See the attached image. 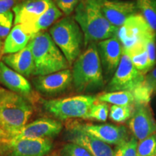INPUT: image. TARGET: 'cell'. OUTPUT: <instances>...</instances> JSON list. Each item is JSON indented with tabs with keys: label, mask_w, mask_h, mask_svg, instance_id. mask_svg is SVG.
<instances>
[{
	"label": "cell",
	"mask_w": 156,
	"mask_h": 156,
	"mask_svg": "<svg viewBox=\"0 0 156 156\" xmlns=\"http://www.w3.org/2000/svg\"><path fill=\"white\" fill-rule=\"evenodd\" d=\"M73 84L78 93H90L103 88L106 85L97 48L91 43L74 62Z\"/></svg>",
	"instance_id": "6da1fadb"
},
{
	"label": "cell",
	"mask_w": 156,
	"mask_h": 156,
	"mask_svg": "<svg viewBox=\"0 0 156 156\" xmlns=\"http://www.w3.org/2000/svg\"><path fill=\"white\" fill-rule=\"evenodd\" d=\"M73 16L84 34L85 48L91 43L116 36L119 28L108 22L95 0H82Z\"/></svg>",
	"instance_id": "7a4b0ae2"
},
{
	"label": "cell",
	"mask_w": 156,
	"mask_h": 156,
	"mask_svg": "<svg viewBox=\"0 0 156 156\" xmlns=\"http://www.w3.org/2000/svg\"><path fill=\"white\" fill-rule=\"evenodd\" d=\"M34 60V76L46 75L69 69L70 64L47 32L39 33L28 44Z\"/></svg>",
	"instance_id": "3957f363"
},
{
	"label": "cell",
	"mask_w": 156,
	"mask_h": 156,
	"mask_svg": "<svg viewBox=\"0 0 156 156\" xmlns=\"http://www.w3.org/2000/svg\"><path fill=\"white\" fill-rule=\"evenodd\" d=\"M33 112L27 98L5 88L0 92V127L9 137L24 128Z\"/></svg>",
	"instance_id": "277c9868"
},
{
	"label": "cell",
	"mask_w": 156,
	"mask_h": 156,
	"mask_svg": "<svg viewBox=\"0 0 156 156\" xmlns=\"http://www.w3.org/2000/svg\"><path fill=\"white\" fill-rule=\"evenodd\" d=\"M49 34L69 63L73 64L85 48V36L74 16H65L49 29Z\"/></svg>",
	"instance_id": "5b68a950"
},
{
	"label": "cell",
	"mask_w": 156,
	"mask_h": 156,
	"mask_svg": "<svg viewBox=\"0 0 156 156\" xmlns=\"http://www.w3.org/2000/svg\"><path fill=\"white\" fill-rule=\"evenodd\" d=\"M97 101V96L79 95L65 98L43 100V108L46 112L58 119L83 118L86 116L91 107Z\"/></svg>",
	"instance_id": "8992f818"
},
{
	"label": "cell",
	"mask_w": 156,
	"mask_h": 156,
	"mask_svg": "<svg viewBox=\"0 0 156 156\" xmlns=\"http://www.w3.org/2000/svg\"><path fill=\"white\" fill-rule=\"evenodd\" d=\"M145 77V74L136 69L127 54L123 53L119 65L112 79L107 83L106 92H132L142 85Z\"/></svg>",
	"instance_id": "52a82bcc"
},
{
	"label": "cell",
	"mask_w": 156,
	"mask_h": 156,
	"mask_svg": "<svg viewBox=\"0 0 156 156\" xmlns=\"http://www.w3.org/2000/svg\"><path fill=\"white\" fill-rule=\"evenodd\" d=\"M52 147L49 138H9L0 146V153L5 156H45Z\"/></svg>",
	"instance_id": "ba28073f"
},
{
	"label": "cell",
	"mask_w": 156,
	"mask_h": 156,
	"mask_svg": "<svg viewBox=\"0 0 156 156\" xmlns=\"http://www.w3.org/2000/svg\"><path fill=\"white\" fill-rule=\"evenodd\" d=\"M153 31L140 12L127 19L119 28L116 37L122 45L123 51H125L145 42Z\"/></svg>",
	"instance_id": "9c48e42d"
},
{
	"label": "cell",
	"mask_w": 156,
	"mask_h": 156,
	"mask_svg": "<svg viewBox=\"0 0 156 156\" xmlns=\"http://www.w3.org/2000/svg\"><path fill=\"white\" fill-rule=\"evenodd\" d=\"M108 22L119 28L127 19L140 13L136 0H95Z\"/></svg>",
	"instance_id": "30bf717a"
},
{
	"label": "cell",
	"mask_w": 156,
	"mask_h": 156,
	"mask_svg": "<svg viewBox=\"0 0 156 156\" xmlns=\"http://www.w3.org/2000/svg\"><path fill=\"white\" fill-rule=\"evenodd\" d=\"M65 139L72 143L83 146L90 153L92 156L114 155V151L108 144L83 131L76 122H71L67 126Z\"/></svg>",
	"instance_id": "8fae6325"
},
{
	"label": "cell",
	"mask_w": 156,
	"mask_h": 156,
	"mask_svg": "<svg viewBox=\"0 0 156 156\" xmlns=\"http://www.w3.org/2000/svg\"><path fill=\"white\" fill-rule=\"evenodd\" d=\"M97 48L105 81L108 83L119 65L123 54L122 45L116 36L98 42Z\"/></svg>",
	"instance_id": "7c38bea8"
},
{
	"label": "cell",
	"mask_w": 156,
	"mask_h": 156,
	"mask_svg": "<svg viewBox=\"0 0 156 156\" xmlns=\"http://www.w3.org/2000/svg\"><path fill=\"white\" fill-rule=\"evenodd\" d=\"M32 83L35 89L46 96H54L64 93L73 84V73L67 69L46 75L36 76Z\"/></svg>",
	"instance_id": "4fadbf2b"
},
{
	"label": "cell",
	"mask_w": 156,
	"mask_h": 156,
	"mask_svg": "<svg viewBox=\"0 0 156 156\" xmlns=\"http://www.w3.org/2000/svg\"><path fill=\"white\" fill-rule=\"evenodd\" d=\"M128 124L134 137L138 141L156 133V121L150 103H134L133 114Z\"/></svg>",
	"instance_id": "5bb4252c"
},
{
	"label": "cell",
	"mask_w": 156,
	"mask_h": 156,
	"mask_svg": "<svg viewBox=\"0 0 156 156\" xmlns=\"http://www.w3.org/2000/svg\"><path fill=\"white\" fill-rule=\"evenodd\" d=\"M76 123L83 131L108 145L117 146L129 140L128 130L124 126L111 124H93Z\"/></svg>",
	"instance_id": "9a60e30c"
},
{
	"label": "cell",
	"mask_w": 156,
	"mask_h": 156,
	"mask_svg": "<svg viewBox=\"0 0 156 156\" xmlns=\"http://www.w3.org/2000/svg\"><path fill=\"white\" fill-rule=\"evenodd\" d=\"M61 122L50 118H40L27 124L24 128L9 138H32L45 139L57 136L62 129Z\"/></svg>",
	"instance_id": "2e32d148"
},
{
	"label": "cell",
	"mask_w": 156,
	"mask_h": 156,
	"mask_svg": "<svg viewBox=\"0 0 156 156\" xmlns=\"http://www.w3.org/2000/svg\"><path fill=\"white\" fill-rule=\"evenodd\" d=\"M53 0H23L12 9L15 25L31 24L53 5Z\"/></svg>",
	"instance_id": "e0dca14e"
},
{
	"label": "cell",
	"mask_w": 156,
	"mask_h": 156,
	"mask_svg": "<svg viewBox=\"0 0 156 156\" xmlns=\"http://www.w3.org/2000/svg\"><path fill=\"white\" fill-rule=\"evenodd\" d=\"M0 84L30 101L34 98L32 86L27 78L12 69L2 61L0 62Z\"/></svg>",
	"instance_id": "ac0fdd59"
},
{
	"label": "cell",
	"mask_w": 156,
	"mask_h": 156,
	"mask_svg": "<svg viewBox=\"0 0 156 156\" xmlns=\"http://www.w3.org/2000/svg\"><path fill=\"white\" fill-rule=\"evenodd\" d=\"M2 61L9 68L25 77L34 75L35 64L32 52L29 46L17 53L7 54L2 57Z\"/></svg>",
	"instance_id": "d6986e66"
},
{
	"label": "cell",
	"mask_w": 156,
	"mask_h": 156,
	"mask_svg": "<svg viewBox=\"0 0 156 156\" xmlns=\"http://www.w3.org/2000/svg\"><path fill=\"white\" fill-rule=\"evenodd\" d=\"M63 12L58 8L54 2L44 14L41 15L35 22L28 25H21L26 33L32 36L44 32L48 27L52 26L58 19L61 18Z\"/></svg>",
	"instance_id": "ffe728a7"
},
{
	"label": "cell",
	"mask_w": 156,
	"mask_h": 156,
	"mask_svg": "<svg viewBox=\"0 0 156 156\" xmlns=\"http://www.w3.org/2000/svg\"><path fill=\"white\" fill-rule=\"evenodd\" d=\"M32 36L26 33L21 25H15L4 42L2 55L14 54L28 46Z\"/></svg>",
	"instance_id": "44dd1931"
},
{
	"label": "cell",
	"mask_w": 156,
	"mask_h": 156,
	"mask_svg": "<svg viewBox=\"0 0 156 156\" xmlns=\"http://www.w3.org/2000/svg\"><path fill=\"white\" fill-rule=\"evenodd\" d=\"M135 103H150L156 95V66L145 75L143 83L132 91Z\"/></svg>",
	"instance_id": "7402d4cb"
},
{
	"label": "cell",
	"mask_w": 156,
	"mask_h": 156,
	"mask_svg": "<svg viewBox=\"0 0 156 156\" xmlns=\"http://www.w3.org/2000/svg\"><path fill=\"white\" fill-rule=\"evenodd\" d=\"M123 53L127 54L136 69L145 75L151 69L149 56L145 43H141L129 49L123 51Z\"/></svg>",
	"instance_id": "603a6c76"
},
{
	"label": "cell",
	"mask_w": 156,
	"mask_h": 156,
	"mask_svg": "<svg viewBox=\"0 0 156 156\" xmlns=\"http://www.w3.org/2000/svg\"><path fill=\"white\" fill-rule=\"evenodd\" d=\"M97 101L115 106H134L135 102L134 94L131 91L105 92L98 95Z\"/></svg>",
	"instance_id": "cb8c5ba5"
},
{
	"label": "cell",
	"mask_w": 156,
	"mask_h": 156,
	"mask_svg": "<svg viewBox=\"0 0 156 156\" xmlns=\"http://www.w3.org/2000/svg\"><path fill=\"white\" fill-rule=\"evenodd\" d=\"M140 14L156 32V0H136Z\"/></svg>",
	"instance_id": "d4e9b609"
},
{
	"label": "cell",
	"mask_w": 156,
	"mask_h": 156,
	"mask_svg": "<svg viewBox=\"0 0 156 156\" xmlns=\"http://www.w3.org/2000/svg\"><path fill=\"white\" fill-rule=\"evenodd\" d=\"M109 106L108 103L96 101L91 107L84 119L95 120L105 122L109 116Z\"/></svg>",
	"instance_id": "484cf974"
},
{
	"label": "cell",
	"mask_w": 156,
	"mask_h": 156,
	"mask_svg": "<svg viewBox=\"0 0 156 156\" xmlns=\"http://www.w3.org/2000/svg\"><path fill=\"white\" fill-rule=\"evenodd\" d=\"M134 112V106H115L109 110V118L116 123H123L129 120Z\"/></svg>",
	"instance_id": "4316f807"
},
{
	"label": "cell",
	"mask_w": 156,
	"mask_h": 156,
	"mask_svg": "<svg viewBox=\"0 0 156 156\" xmlns=\"http://www.w3.org/2000/svg\"><path fill=\"white\" fill-rule=\"evenodd\" d=\"M138 156L156 155V133L151 134L145 139L138 141Z\"/></svg>",
	"instance_id": "83f0119b"
},
{
	"label": "cell",
	"mask_w": 156,
	"mask_h": 156,
	"mask_svg": "<svg viewBox=\"0 0 156 156\" xmlns=\"http://www.w3.org/2000/svg\"><path fill=\"white\" fill-rule=\"evenodd\" d=\"M137 145L138 140L133 136L131 139L117 145L114 156H138Z\"/></svg>",
	"instance_id": "f1b7e54d"
},
{
	"label": "cell",
	"mask_w": 156,
	"mask_h": 156,
	"mask_svg": "<svg viewBox=\"0 0 156 156\" xmlns=\"http://www.w3.org/2000/svg\"><path fill=\"white\" fill-rule=\"evenodd\" d=\"M14 15L11 10L0 14V39L5 40L12 30Z\"/></svg>",
	"instance_id": "f546056e"
},
{
	"label": "cell",
	"mask_w": 156,
	"mask_h": 156,
	"mask_svg": "<svg viewBox=\"0 0 156 156\" xmlns=\"http://www.w3.org/2000/svg\"><path fill=\"white\" fill-rule=\"evenodd\" d=\"M61 156H92V155L83 146L69 142L62 147Z\"/></svg>",
	"instance_id": "4dcf8cb0"
},
{
	"label": "cell",
	"mask_w": 156,
	"mask_h": 156,
	"mask_svg": "<svg viewBox=\"0 0 156 156\" xmlns=\"http://www.w3.org/2000/svg\"><path fill=\"white\" fill-rule=\"evenodd\" d=\"M145 44L149 56L150 64L151 69L156 66V32L153 31L152 34L145 39Z\"/></svg>",
	"instance_id": "1f68e13d"
},
{
	"label": "cell",
	"mask_w": 156,
	"mask_h": 156,
	"mask_svg": "<svg viewBox=\"0 0 156 156\" xmlns=\"http://www.w3.org/2000/svg\"><path fill=\"white\" fill-rule=\"evenodd\" d=\"M58 9L66 16L71 15L82 0H53Z\"/></svg>",
	"instance_id": "d6a6232c"
},
{
	"label": "cell",
	"mask_w": 156,
	"mask_h": 156,
	"mask_svg": "<svg viewBox=\"0 0 156 156\" xmlns=\"http://www.w3.org/2000/svg\"><path fill=\"white\" fill-rule=\"evenodd\" d=\"M22 0H0V14L9 11Z\"/></svg>",
	"instance_id": "836d02e7"
},
{
	"label": "cell",
	"mask_w": 156,
	"mask_h": 156,
	"mask_svg": "<svg viewBox=\"0 0 156 156\" xmlns=\"http://www.w3.org/2000/svg\"><path fill=\"white\" fill-rule=\"evenodd\" d=\"M9 139V136L0 127V146L7 142Z\"/></svg>",
	"instance_id": "e575fe53"
},
{
	"label": "cell",
	"mask_w": 156,
	"mask_h": 156,
	"mask_svg": "<svg viewBox=\"0 0 156 156\" xmlns=\"http://www.w3.org/2000/svg\"><path fill=\"white\" fill-rule=\"evenodd\" d=\"M3 48H4V42L2 39H0V54H2Z\"/></svg>",
	"instance_id": "d590c367"
},
{
	"label": "cell",
	"mask_w": 156,
	"mask_h": 156,
	"mask_svg": "<svg viewBox=\"0 0 156 156\" xmlns=\"http://www.w3.org/2000/svg\"><path fill=\"white\" fill-rule=\"evenodd\" d=\"M4 88H3V87H1V86H0V92H1V91L2 90H3Z\"/></svg>",
	"instance_id": "8d00e7d4"
},
{
	"label": "cell",
	"mask_w": 156,
	"mask_h": 156,
	"mask_svg": "<svg viewBox=\"0 0 156 156\" xmlns=\"http://www.w3.org/2000/svg\"><path fill=\"white\" fill-rule=\"evenodd\" d=\"M155 156H156V155H155Z\"/></svg>",
	"instance_id": "74e56055"
}]
</instances>
